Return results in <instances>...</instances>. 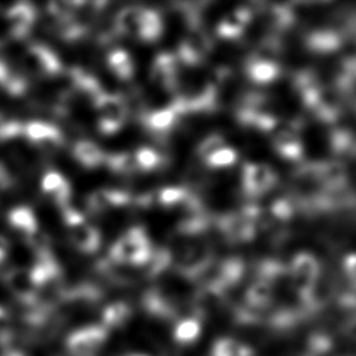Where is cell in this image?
<instances>
[{"label":"cell","mask_w":356,"mask_h":356,"mask_svg":"<svg viewBox=\"0 0 356 356\" xmlns=\"http://www.w3.org/2000/svg\"><path fill=\"white\" fill-rule=\"evenodd\" d=\"M94 106L97 111V128L104 135L117 133L128 118L127 102L118 95L104 92Z\"/></svg>","instance_id":"6da1fadb"},{"label":"cell","mask_w":356,"mask_h":356,"mask_svg":"<svg viewBox=\"0 0 356 356\" xmlns=\"http://www.w3.org/2000/svg\"><path fill=\"white\" fill-rule=\"evenodd\" d=\"M22 68L34 77L51 78L61 73L63 63L51 49L37 43L24 51Z\"/></svg>","instance_id":"7a4b0ae2"},{"label":"cell","mask_w":356,"mask_h":356,"mask_svg":"<svg viewBox=\"0 0 356 356\" xmlns=\"http://www.w3.org/2000/svg\"><path fill=\"white\" fill-rule=\"evenodd\" d=\"M112 257L120 261L141 263L151 254L149 238L144 229L133 227L112 247Z\"/></svg>","instance_id":"3957f363"},{"label":"cell","mask_w":356,"mask_h":356,"mask_svg":"<svg viewBox=\"0 0 356 356\" xmlns=\"http://www.w3.org/2000/svg\"><path fill=\"white\" fill-rule=\"evenodd\" d=\"M212 40L204 29H188V34L179 45V63L188 66H198L212 51Z\"/></svg>","instance_id":"277c9868"},{"label":"cell","mask_w":356,"mask_h":356,"mask_svg":"<svg viewBox=\"0 0 356 356\" xmlns=\"http://www.w3.org/2000/svg\"><path fill=\"white\" fill-rule=\"evenodd\" d=\"M276 184V174L264 163H247L242 170V186L245 195L258 197L270 191Z\"/></svg>","instance_id":"5b68a950"},{"label":"cell","mask_w":356,"mask_h":356,"mask_svg":"<svg viewBox=\"0 0 356 356\" xmlns=\"http://www.w3.org/2000/svg\"><path fill=\"white\" fill-rule=\"evenodd\" d=\"M179 63L175 55L168 53L159 55L151 68L152 82L169 92L177 90L179 87Z\"/></svg>","instance_id":"8992f818"},{"label":"cell","mask_w":356,"mask_h":356,"mask_svg":"<svg viewBox=\"0 0 356 356\" xmlns=\"http://www.w3.org/2000/svg\"><path fill=\"white\" fill-rule=\"evenodd\" d=\"M5 19L9 24L10 35L14 39H24L33 29L37 10L29 3H17L6 11Z\"/></svg>","instance_id":"52a82bcc"},{"label":"cell","mask_w":356,"mask_h":356,"mask_svg":"<svg viewBox=\"0 0 356 356\" xmlns=\"http://www.w3.org/2000/svg\"><path fill=\"white\" fill-rule=\"evenodd\" d=\"M344 33L337 29H315L307 35L305 47L318 55H331L337 53L344 44Z\"/></svg>","instance_id":"ba28073f"},{"label":"cell","mask_w":356,"mask_h":356,"mask_svg":"<svg viewBox=\"0 0 356 356\" xmlns=\"http://www.w3.org/2000/svg\"><path fill=\"white\" fill-rule=\"evenodd\" d=\"M40 188L44 195L51 197L54 202L58 204V207L63 209L71 202L72 197V188L63 174L58 173L56 170H49L45 173Z\"/></svg>","instance_id":"9c48e42d"},{"label":"cell","mask_w":356,"mask_h":356,"mask_svg":"<svg viewBox=\"0 0 356 356\" xmlns=\"http://www.w3.org/2000/svg\"><path fill=\"white\" fill-rule=\"evenodd\" d=\"M253 17L252 10L247 8H238L234 10L225 17H222L217 27V33L220 38L234 40L240 38L245 29L248 27Z\"/></svg>","instance_id":"30bf717a"},{"label":"cell","mask_w":356,"mask_h":356,"mask_svg":"<svg viewBox=\"0 0 356 356\" xmlns=\"http://www.w3.org/2000/svg\"><path fill=\"white\" fill-rule=\"evenodd\" d=\"M130 203V196L128 193L120 190L102 188L90 193L87 200V207L94 214L106 212L110 208H120Z\"/></svg>","instance_id":"8fae6325"},{"label":"cell","mask_w":356,"mask_h":356,"mask_svg":"<svg viewBox=\"0 0 356 356\" xmlns=\"http://www.w3.org/2000/svg\"><path fill=\"white\" fill-rule=\"evenodd\" d=\"M320 266L318 261L310 253H299L292 263V274L299 287L309 289L318 280Z\"/></svg>","instance_id":"7c38bea8"},{"label":"cell","mask_w":356,"mask_h":356,"mask_svg":"<svg viewBox=\"0 0 356 356\" xmlns=\"http://www.w3.org/2000/svg\"><path fill=\"white\" fill-rule=\"evenodd\" d=\"M245 72L252 82L264 86V84L274 82L279 78L281 67L276 61L255 58L252 55L247 60Z\"/></svg>","instance_id":"4fadbf2b"},{"label":"cell","mask_w":356,"mask_h":356,"mask_svg":"<svg viewBox=\"0 0 356 356\" xmlns=\"http://www.w3.org/2000/svg\"><path fill=\"white\" fill-rule=\"evenodd\" d=\"M276 154L289 161H299L303 157L304 149L296 129L280 130L273 139Z\"/></svg>","instance_id":"5bb4252c"},{"label":"cell","mask_w":356,"mask_h":356,"mask_svg":"<svg viewBox=\"0 0 356 356\" xmlns=\"http://www.w3.org/2000/svg\"><path fill=\"white\" fill-rule=\"evenodd\" d=\"M68 232H70L73 245L82 252H87V253L94 252L100 245V240H102L100 232L88 222H83L77 225L70 227Z\"/></svg>","instance_id":"9a60e30c"},{"label":"cell","mask_w":356,"mask_h":356,"mask_svg":"<svg viewBox=\"0 0 356 356\" xmlns=\"http://www.w3.org/2000/svg\"><path fill=\"white\" fill-rule=\"evenodd\" d=\"M73 157L78 163L86 168H97L105 163L106 154L95 143L89 140H81L74 144L72 149Z\"/></svg>","instance_id":"2e32d148"},{"label":"cell","mask_w":356,"mask_h":356,"mask_svg":"<svg viewBox=\"0 0 356 356\" xmlns=\"http://www.w3.org/2000/svg\"><path fill=\"white\" fill-rule=\"evenodd\" d=\"M330 146L338 159H356V134L352 130L338 128L330 136Z\"/></svg>","instance_id":"e0dca14e"},{"label":"cell","mask_w":356,"mask_h":356,"mask_svg":"<svg viewBox=\"0 0 356 356\" xmlns=\"http://www.w3.org/2000/svg\"><path fill=\"white\" fill-rule=\"evenodd\" d=\"M179 116L180 115L177 111V108L172 105V106L149 112L143 120H144L145 127L149 131H152L154 134H167L175 125Z\"/></svg>","instance_id":"ac0fdd59"},{"label":"cell","mask_w":356,"mask_h":356,"mask_svg":"<svg viewBox=\"0 0 356 356\" xmlns=\"http://www.w3.org/2000/svg\"><path fill=\"white\" fill-rule=\"evenodd\" d=\"M24 136L29 143L37 146L45 140L63 138V135L56 125L43 120H33L24 125Z\"/></svg>","instance_id":"d6986e66"},{"label":"cell","mask_w":356,"mask_h":356,"mask_svg":"<svg viewBox=\"0 0 356 356\" xmlns=\"http://www.w3.org/2000/svg\"><path fill=\"white\" fill-rule=\"evenodd\" d=\"M8 222L15 230L24 234L27 237L39 230L38 220L32 208L24 207V206L14 208L8 214Z\"/></svg>","instance_id":"ffe728a7"},{"label":"cell","mask_w":356,"mask_h":356,"mask_svg":"<svg viewBox=\"0 0 356 356\" xmlns=\"http://www.w3.org/2000/svg\"><path fill=\"white\" fill-rule=\"evenodd\" d=\"M163 32V22L154 10L143 9L140 17L139 32L136 38L144 42H154Z\"/></svg>","instance_id":"44dd1931"},{"label":"cell","mask_w":356,"mask_h":356,"mask_svg":"<svg viewBox=\"0 0 356 356\" xmlns=\"http://www.w3.org/2000/svg\"><path fill=\"white\" fill-rule=\"evenodd\" d=\"M107 65L112 73L122 81H128L134 74V61L123 49H113L107 56Z\"/></svg>","instance_id":"7402d4cb"},{"label":"cell","mask_w":356,"mask_h":356,"mask_svg":"<svg viewBox=\"0 0 356 356\" xmlns=\"http://www.w3.org/2000/svg\"><path fill=\"white\" fill-rule=\"evenodd\" d=\"M140 8H127L120 11L115 19V29L117 34L123 37H138L139 32L140 17H141Z\"/></svg>","instance_id":"603a6c76"},{"label":"cell","mask_w":356,"mask_h":356,"mask_svg":"<svg viewBox=\"0 0 356 356\" xmlns=\"http://www.w3.org/2000/svg\"><path fill=\"white\" fill-rule=\"evenodd\" d=\"M193 195L183 188H164L157 193V202L162 207L181 211L185 204L193 198Z\"/></svg>","instance_id":"cb8c5ba5"},{"label":"cell","mask_w":356,"mask_h":356,"mask_svg":"<svg viewBox=\"0 0 356 356\" xmlns=\"http://www.w3.org/2000/svg\"><path fill=\"white\" fill-rule=\"evenodd\" d=\"M135 167L140 172H152L163 164L162 156L151 147H141L134 154Z\"/></svg>","instance_id":"d4e9b609"},{"label":"cell","mask_w":356,"mask_h":356,"mask_svg":"<svg viewBox=\"0 0 356 356\" xmlns=\"http://www.w3.org/2000/svg\"><path fill=\"white\" fill-rule=\"evenodd\" d=\"M270 26L276 32L286 31L293 26L296 21L293 10L289 9L286 5H277L274 9L270 10Z\"/></svg>","instance_id":"484cf974"},{"label":"cell","mask_w":356,"mask_h":356,"mask_svg":"<svg viewBox=\"0 0 356 356\" xmlns=\"http://www.w3.org/2000/svg\"><path fill=\"white\" fill-rule=\"evenodd\" d=\"M105 164L108 165L113 173L128 175L136 172L135 167L134 157L131 154H106Z\"/></svg>","instance_id":"4316f807"},{"label":"cell","mask_w":356,"mask_h":356,"mask_svg":"<svg viewBox=\"0 0 356 356\" xmlns=\"http://www.w3.org/2000/svg\"><path fill=\"white\" fill-rule=\"evenodd\" d=\"M237 159H238V154H237L236 149L229 147V146H224L222 149H219L212 156H209L203 162L211 168L222 169L232 167L234 164L236 163Z\"/></svg>","instance_id":"83f0119b"},{"label":"cell","mask_w":356,"mask_h":356,"mask_svg":"<svg viewBox=\"0 0 356 356\" xmlns=\"http://www.w3.org/2000/svg\"><path fill=\"white\" fill-rule=\"evenodd\" d=\"M224 146H227V144H225V139L222 138V135H209L206 139L201 141V144L198 145L197 154L200 156V159H202V161H206L209 156L216 154L217 151L222 149Z\"/></svg>","instance_id":"f1b7e54d"},{"label":"cell","mask_w":356,"mask_h":356,"mask_svg":"<svg viewBox=\"0 0 356 356\" xmlns=\"http://www.w3.org/2000/svg\"><path fill=\"white\" fill-rule=\"evenodd\" d=\"M343 270L348 279L356 286V253H349L343 260Z\"/></svg>","instance_id":"f546056e"},{"label":"cell","mask_w":356,"mask_h":356,"mask_svg":"<svg viewBox=\"0 0 356 356\" xmlns=\"http://www.w3.org/2000/svg\"><path fill=\"white\" fill-rule=\"evenodd\" d=\"M8 245H9V243H8L6 238H5V237L0 236V258L3 257V254H4L6 250H8Z\"/></svg>","instance_id":"4dcf8cb0"},{"label":"cell","mask_w":356,"mask_h":356,"mask_svg":"<svg viewBox=\"0 0 356 356\" xmlns=\"http://www.w3.org/2000/svg\"><path fill=\"white\" fill-rule=\"evenodd\" d=\"M355 111H356V102H355Z\"/></svg>","instance_id":"1f68e13d"}]
</instances>
